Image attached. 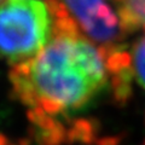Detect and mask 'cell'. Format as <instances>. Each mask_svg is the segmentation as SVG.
<instances>
[{
    "label": "cell",
    "instance_id": "7",
    "mask_svg": "<svg viewBox=\"0 0 145 145\" xmlns=\"http://www.w3.org/2000/svg\"><path fill=\"white\" fill-rule=\"evenodd\" d=\"M142 145H145V142H144V143H143V144H142Z\"/></svg>",
    "mask_w": 145,
    "mask_h": 145
},
{
    "label": "cell",
    "instance_id": "4",
    "mask_svg": "<svg viewBox=\"0 0 145 145\" xmlns=\"http://www.w3.org/2000/svg\"><path fill=\"white\" fill-rule=\"evenodd\" d=\"M126 34L145 30V0H115Z\"/></svg>",
    "mask_w": 145,
    "mask_h": 145
},
{
    "label": "cell",
    "instance_id": "6",
    "mask_svg": "<svg viewBox=\"0 0 145 145\" xmlns=\"http://www.w3.org/2000/svg\"><path fill=\"white\" fill-rule=\"evenodd\" d=\"M0 145H29L25 140H12L4 134H0Z\"/></svg>",
    "mask_w": 145,
    "mask_h": 145
},
{
    "label": "cell",
    "instance_id": "2",
    "mask_svg": "<svg viewBox=\"0 0 145 145\" xmlns=\"http://www.w3.org/2000/svg\"><path fill=\"white\" fill-rule=\"evenodd\" d=\"M53 17L47 1L0 3V57L11 65L34 58L52 38Z\"/></svg>",
    "mask_w": 145,
    "mask_h": 145
},
{
    "label": "cell",
    "instance_id": "8",
    "mask_svg": "<svg viewBox=\"0 0 145 145\" xmlns=\"http://www.w3.org/2000/svg\"><path fill=\"white\" fill-rule=\"evenodd\" d=\"M1 1H3V0H0V3H1Z\"/></svg>",
    "mask_w": 145,
    "mask_h": 145
},
{
    "label": "cell",
    "instance_id": "1",
    "mask_svg": "<svg viewBox=\"0 0 145 145\" xmlns=\"http://www.w3.org/2000/svg\"><path fill=\"white\" fill-rule=\"evenodd\" d=\"M53 17L48 44L31 59L12 65L11 94L25 108L30 125L69 121L109 88L105 53L79 30L54 0H47Z\"/></svg>",
    "mask_w": 145,
    "mask_h": 145
},
{
    "label": "cell",
    "instance_id": "3",
    "mask_svg": "<svg viewBox=\"0 0 145 145\" xmlns=\"http://www.w3.org/2000/svg\"><path fill=\"white\" fill-rule=\"evenodd\" d=\"M79 30L101 48L121 45L125 36L115 0H54Z\"/></svg>",
    "mask_w": 145,
    "mask_h": 145
},
{
    "label": "cell",
    "instance_id": "5",
    "mask_svg": "<svg viewBox=\"0 0 145 145\" xmlns=\"http://www.w3.org/2000/svg\"><path fill=\"white\" fill-rule=\"evenodd\" d=\"M131 67L137 84L145 89V34L135 41L129 50Z\"/></svg>",
    "mask_w": 145,
    "mask_h": 145
}]
</instances>
